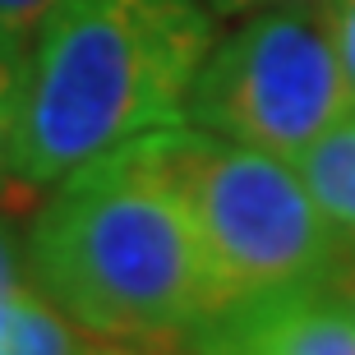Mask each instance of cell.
Returning a JSON list of instances; mask_svg holds the SVG:
<instances>
[{
    "instance_id": "5b68a950",
    "label": "cell",
    "mask_w": 355,
    "mask_h": 355,
    "mask_svg": "<svg viewBox=\"0 0 355 355\" xmlns=\"http://www.w3.org/2000/svg\"><path fill=\"white\" fill-rule=\"evenodd\" d=\"M208 355H355V309L332 277L236 291L184 337Z\"/></svg>"
},
{
    "instance_id": "6da1fadb",
    "label": "cell",
    "mask_w": 355,
    "mask_h": 355,
    "mask_svg": "<svg viewBox=\"0 0 355 355\" xmlns=\"http://www.w3.org/2000/svg\"><path fill=\"white\" fill-rule=\"evenodd\" d=\"M24 272L102 351H180L231 295L144 139L83 162L46 189L24 236Z\"/></svg>"
},
{
    "instance_id": "52a82bcc",
    "label": "cell",
    "mask_w": 355,
    "mask_h": 355,
    "mask_svg": "<svg viewBox=\"0 0 355 355\" xmlns=\"http://www.w3.org/2000/svg\"><path fill=\"white\" fill-rule=\"evenodd\" d=\"M24 88H28V51L0 37V194L14 184V166H19Z\"/></svg>"
},
{
    "instance_id": "8fae6325",
    "label": "cell",
    "mask_w": 355,
    "mask_h": 355,
    "mask_svg": "<svg viewBox=\"0 0 355 355\" xmlns=\"http://www.w3.org/2000/svg\"><path fill=\"white\" fill-rule=\"evenodd\" d=\"M212 14H254V10H272V5H323V0H208Z\"/></svg>"
},
{
    "instance_id": "ba28073f",
    "label": "cell",
    "mask_w": 355,
    "mask_h": 355,
    "mask_svg": "<svg viewBox=\"0 0 355 355\" xmlns=\"http://www.w3.org/2000/svg\"><path fill=\"white\" fill-rule=\"evenodd\" d=\"M46 10H51V0H0V37L28 51Z\"/></svg>"
},
{
    "instance_id": "277c9868",
    "label": "cell",
    "mask_w": 355,
    "mask_h": 355,
    "mask_svg": "<svg viewBox=\"0 0 355 355\" xmlns=\"http://www.w3.org/2000/svg\"><path fill=\"white\" fill-rule=\"evenodd\" d=\"M355 106L323 5L245 14L212 42L184 92V120L222 139L300 162Z\"/></svg>"
},
{
    "instance_id": "30bf717a",
    "label": "cell",
    "mask_w": 355,
    "mask_h": 355,
    "mask_svg": "<svg viewBox=\"0 0 355 355\" xmlns=\"http://www.w3.org/2000/svg\"><path fill=\"white\" fill-rule=\"evenodd\" d=\"M28 272H24V240L10 231V222L0 217V295L14 286H24Z\"/></svg>"
},
{
    "instance_id": "7a4b0ae2",
    "label": "cell",
    "mask_w": 355,
    "mask_h": 355,
    "mask_svg": "<svg viewBox=\"0 0 355 355\" xmlns=\"http://www.w3.org/2000/svg\"><path fill=\"white\" fill-rule=\"evenodd\" d=\"M212 42L208 0H51L28 46L14 184L51 189L83 162L184 120Z\"/></svg>"
},
{
    "instance_id": "9c48e42d",
    "label": "cell",
    "mask_w": 355,
    "mask_h": 355,
    "mask_svg": "<svg viewBox=\"0 0 355 355\" xmlns=\"http://www.w3.org/2000/svg\"><path fill=\"white\" fill-rule=\"evenodd\" d=\"M323 14H328L332 42H337V55H342L346 83L355 97V0H323Z\"/></svg>"
},
{
    "instance_id": "8992f818",
    "label": "cell",
    "mask_w": 355,
    "mask_h": 355,
    "mask_svg": "<svg viewBox=\"0 0 355 355\" xmlns=\"http://www.w3.org/2000/svg\"><path fill=\"white\" fill-rule=\"evenodd\" d=\"M295 166H300L309 194L318 198V208L328 212L332 226L346 236V245H355V106Z\"/></svg>"
},
{
    "instance_id": "7c38bea8",
    "label": "cell",
    "mask_w": 355,
    "mask_h": 355,
    "mask_svg": "<svg viewBox=\"0 0 355 355\" xmlns=\"http://www.w3.org/2000/svg\"><path fill=\"white\" fill-rule=\"evenodd\" d=\"M332 282H337V291H342V295H346V304H351V309H355V268H342V272L332 277Z\"/></svg>"
},
{
    "instance_id": "3957f363",
    "label": "cell",
    "mask_w": 355,
    "mask_h": 355,
    "mask_svg": "<svg viewBox=\"0 0 355 355\" xmlns=\"http://www.w3.org/2000/svg\"><path fill=\"white\" fill-rule=\"evenodd\" d=\"M139 139L184 198L231 295L342 272L346 236L318 208L295 162L189 120Z\"/></svg>"
}]
</instances>
